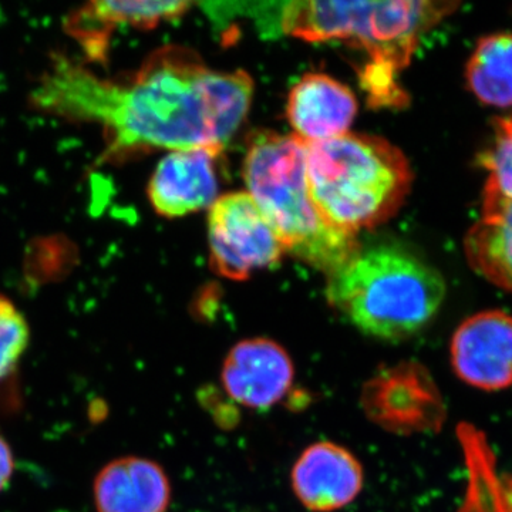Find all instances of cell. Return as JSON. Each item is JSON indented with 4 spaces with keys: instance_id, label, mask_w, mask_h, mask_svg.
<instances>
[{
    "instance_id": "cell-13",
    "label": "cell",
    "mask_w": 512,
    "mask_h": 512,
    "mask_svg": "<svg viewBox=\"0 0 512 512\" xmlns=\"http://www.w3.org/2000/svg\"><path fill=\"white\" fill-rule=\"evenodd\" d=\"M191 2H92L72 13L67 30L93 59H103L111 32L120 25L153 29L165 20L180 18Z\"/></svg>"
},
{
    "instance_id": "cell-10",
    "label": "cell",
    "mask_w": 512,
    "mask_h": 512,
    "mask_svg": "<svg viewBox=\"0 0 512 512\" xmlns=\"http://www.w3.org/2000/svg\"><path fill=\"white\" fill-rule=\"evenodd\" d=\"M207 148L170 151L148 183V200L161 217L178 218L211 208L218 200L215 160Z\"/></svg>"
},
{
    "instance_id": "cell-4",
    "label": "cell",
    "mask_w": 512,
    "mask_h": 512,
    "mask_svg": "<svg viewBox=\"0 0 512 512\" xmlns=\"http://www.w3.org/2000/svg\"><path fill=\"white\" fill-rule=\"evenodd\" d=\"M446 282L436 268L399 245L360 248L328 276L326 298L360 332L380 340L410 338L439 312Z\"/></svg>"
},
{
    "instance_id": "cell-11",
    "label": "cell",
    "mask_w": 512,
    "mask_h": 512,
    "mask_svg": "<svg viewBox=\"0 0 512 512\" xmlns=\"http://www.w3.org/2000/svg\"><path fill=\"white\" fill-rule=\"evenodd\" d=\"M357 100L348 86L323 73L305 74L292 87L286 117L305 143L332 140L349 133Z\"/></svg>"
},
{
    "instance_id": "cell-12",
    "label": "cell",
    "mask_w": 512,
    "mask_h": 512,
    "mask_svg": "<svg viewBox=\"0 0 512 512\" xmlns=\"http://www.w3.org/2000/svg\"><path fill=\"white\" fill-rule=\"evenodd\" d=\"M97 512H167L171 484L150 458L128 456L106 464L93 483Z\"/></svg>"
},
{
    "instance_id": "cell-6",
    "label": "cell",
    "mask_w": 512,
    "mask_h": 512,
    "mask_svg": "<svg viewBox=\"0 0 512 512\" xmlns=\"http://www.w3.org/2000/svg\"><path fill=\"white\" fill-rule=\"evenodd\" d=\"M211 268L222 278L245 281L281 261L285 247L248 192H231L208 215Z\"/></svg>"
},
{
    "instance_id": "cell-5",
    "label": "cell",
    "mask_w": 512,
    "mask_h": 512,
    "mask_svg": "<svg viewBox=\"0 0 512 512\" xmlns=\"http://www.w3.org/2000/svg\"><path fill=\"white\" fill-rule=\"evenodd\" d=\"M244 180L285 252L299 261L329 276L362 248L355 235L323 220L313 204L306 177V143L295 134L255 133L245 156Z\"/></svg>"
},
{
    "instance_id": "cell-14",
    "label": "cell",
    "mask_w": 512,
    "mask_h": 512,
    "mask_svg": "<svg viewBox=\"0 0 512 512\" xmlns=\"http://www.w3.org/2000/svg\"><path fill=\"white\" fill-rule=\"evenodd\" d=\"M426 377L412 365L394 366L377 373L363 386L360 403L373 423L390 431L423 426L430 402Z\"/></svg>"
},
{
    "instance_id": "cell-19",
    "label": "cell",
    "mask_w": 512,
    "mask_h": 512,
    "mask_svg": "<svg viewBox=\"0 0 512 512\" xmlns=\"http://www.w3.org/2000/svg\"><path fill=\"white\" fill-rule=\"evenodd\" d=\"M483 220L512 237V202L483 200Z\"/></svg>"
},
{
    "instance_id": "cell-8",
    "label": "cell",
    "mask_w": 512,
    "mask_h": 512,
    "mask_svg": "<svg viewBox=\"0 0 512 512\" xmlns=\"http://www.w3.org/2000/svg\"><path fill=\"white\" fill-rule=\"evenodd\" d=\"M221 379L234 402L248 409L266 410L289 392L295 367L284 346L275 340L247 339L229 350Z\"/></svg>"
},
{
    "instance_id": "cell-1",
    "label": "cell",
    "mask_w": 512,
    "mask_h": 512,
    "mask_svg": "<svg viewBox=\"0 0 512 512\" xmlns=\"http://www.w3.org/2000/svg\"><path fill=\"white\" fill-rule=\"evenodd\" d=\"M254 82L244 70L217 72L194 50L164 46L124 79H106L69 57H53L30 104L103 131L107 160L156 150L221 154L247 117Z\"/></svg>"
},
{
    "instance_id": "cell-16",
    "label": "cell",
    "mask_w": 512,
    "mask_h": 512,
    "mask_svg": "<svg viewBox=\"0 0 512 512\" xmlns=\"http://www.w3.org/2000/svg\"><path fill=\"white\" fill-rule=\"evenodd\" d=\"M466 255L474 269L491 284L512 292V237L481 220L467 232Z\"/></svg>"
},
{
    "instance_id": "cell-17",
    "label": "cell",
    "mask_w": 512,
    "mask_h": 512,
    "mask_svg": "<svg viewBox=\"0 0 512 512\" xmlns=\"http://www.w3.org/2000/svg\"><path fill=\"white\" fill-rule=\"evenodd\" d=\"M491 146L481 154L487 170L483 200L512 202V116L495 119Z\"/></svg>"
},
{
    "instance_id": "cell-3",
    "label": "cell",
    "mask_w": 512,
    "mask_h": 512,
    "mask_svg": "<svg viewBox=\"0 0 512 512\" xmlns=\"http://www.w3.org/2000/svg\"><path fill=\"white\" fill-rule=\"evenodd\" d=\"M306 177L323 220L355 237L393 218L413 184L400 148L357 133L306 143Z\"/></svg>"
},
{
    "instance_id": "cell-15",
    "label": "cell",
    "mask_w": 512,
    "mask_h": 512,
    "mask_svg": "<svg viewBox=\"0 0 512 512\" xmlns=\"http://www.w3.org/2000/svg\"><path fill=\"white\" fill-rule=\"evenodd\" d=\"M466 74L468 89L481 103L512 106V33L481 37Z\"/></svg>"
},
{
    "instance_id": "cell-18",
    "label": "cell",
    "mask_w": 512,
    "mask_h": 512,
    "mask_svg": "<svg viewBox=\"0 0 512 512\" xmlns=\"http://www.w3.org/2000/svg\"><path fill=\"white\" fill-rule=\"evenodd\" d=\"M29 339L25 316L15 303L0 295V382L18 366L28 349Z\"/></svg>"
},
{
    "instance_id": "cell-7",
    "label": "cell",
    "mask_w": 512,
    "mask_h": 512,
    "mask_svg": "<svg viewBox=\"0 0 512 512\" xmlns=\"http://www.w3.org/2000/svg\"><path fill=\"white\" fill-rule=\"evenodd\" d=\"M451 363L470 386L501 390L512 384V316L477 313L464 320L451 340Z\"/></svg>"
},
{
    "instance_id": "cell-9",
    "label": "cell",
    "mask_w": 512,
    "mask_h": 512,
    "mask_svg": "<svg viewBox=\"0 0 512 512\" xmlns=\"http://www.w3.org/2000/svg\"><path fill=\"white\" fill-rule=\"evenodd\" d=\"M363 481V467L355 454L333 441L306 447L291 473L293 493L312 512L348 507L362 493Z\"/></svg>"
},
{
    "instance_id": "cell-20",
    "label": "cell",
    "mask_w": 512,
    "mask_h": 512,
    "mask_svg": "<svg viewBox=\"0 0 512 512\" xmlns=\"http://www.w3.org/2000/svg\"><path fill=\"white\" fill-rule=\"evenodd\" d=\"M13 471H15V457H13L12 448L8 441L0 436V491L8 487Z\"/></svg>"
},
{
    "instance_id": "cell-2",
    "label": "cell",
    "mask_w": 512,
    "mask_h": 512,
    "mask_svg": "<svg viewBox=\"0 0 512 512\" xmlns=\"http://www.w3.org/2000/svg\"><path fill=\"white\" fill-rule=\"evenodd\" d=\"M458 8L456 2L396 0V2L285 3L281 26L286 35L306 42L343 40L360 47L370 62L362 73V86L370 103L402 106L406 93L399 74L412 60L421 36Z\"/></svg>"
}]
</instances>
